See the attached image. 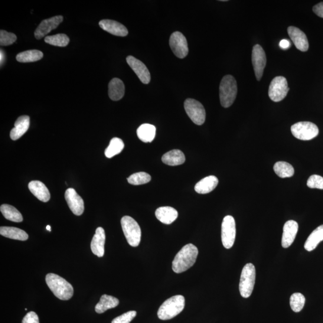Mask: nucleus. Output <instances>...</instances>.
I'll return each mask as SVG.
<instances>
[{
	"mask_svg": "<svg viewBox=\"0 0 323 323\" xmlns=\"http://www.w3.org/2000/svg\"><path fill=\"white\" fill-rule=\"evenodd\" d=\"M290 45H291V43H290V42L288 40L284 39V40L280 42V47L283 50H288Z\"/></svg>",
	"mask_w": 323,
	"mask_h": 323,
	"instance_id": "79ce46f5",
	"label": "nucleus"
},
{
	"mask_svg": "<svg viewBox=\"0 0 323 323\" xmlns=\"http://www.w3.org/2000/svg\"><path fill=\"white\" fill-rule=\"evenodd\" d=\"M47 229L48 231H51V226H50V225H48V226H47Z\"/></svg>",
	"mask_w": 323,
	"mask_h": 323,
	"instance_id": "c03bdc74",
	"label": "nucleus"
},
{
	"mask_svg": "<svg viewBox=\"0 0 323 323\" xmlns=\"http://www.w3.org/2000/svg\"><path fill=\"white\" fill-rule=\"evenodd\" d=\"M305 303V298L301 293H295L290 299V307L293 311L299 312L301 311Z\"/></svg>",
	"mask_w": 323,
	"mask_h": 323,
	"instance_id": "f704fd0d",
	"label": "nucleus"
},
{
	"mask_svg": "<svg viewBox=\"0 0 323 323\" xmlns=\"http://www.w3.org/2000/svg\"><path fill=\"white\" fill-rule=\"evenodd\" d=\"M156 129L151 124H143L136 130L137 135L144 143H151L155 139Z\"/></svg>",
	"mask_w": 323,
	"mask_h": 323,
	"instance_id": "cd10ccee",
	"label": "nucleus"
},
{
	"mask_svg": "<svg viewBox=\"0 0 323 323\" xmlns=\"http://www.w3.org/2000/svg\"><path fill=\"white\" fill-rule=\"evenodd\" d=\"M17 37L14 33L5 30L0 31V44L2 47H7L15 43Z\"/></svg>",
	"mask_w": 323,
	"mask_h": 323,
	"instance_id": "e433bc0d",
	"label": "nucleus"
},
{
	"mask_svg": "<svg viewBox=\"0 0 323 323\" xmlns=\"http://www.w3.org/2000/svg\"><path fill=\"white\" fill-rule=\"evenodd\" d=\"M0 211L6 219L20 223L23 221V217L17 209L8 204H3L0 207Z\"/></svg>",
	"mask_w": 323,
	"mask_h": 323,
	"instance_id": "c756f323",
	"label": "nucleus"
},
{
	"mask_svg": "<svg viewBox=\"0 0 323 323\" xmlns=\"http://www.w3.org/2000/svg\"><path fill=\"white\" fill-rule=\"evenodd\" d=\"M29 125H30V118L28 116H22L16 120L15 123V127L11 132V138L12 140H17L27 132Z\"/></svg>",
	"mask_w": 323,
	"mask_h": 323,
	"instance_id": "aec40b11",
	"label": "nucleus"
},
{
	"mask_svg": "<svg viewBox=\"0 0 323 323\" xmlns=\"http://www.w3.org/2000/svg\"><path fill=\"white\" fill-rule=\"evenodd\" d=\"M136 312L130 311L113 319L112 323H130L135 317Z\"/></svg>",
	"mask_w": 323,
	"mask_h": 323,
	"instance_id": "58836bf2",
	"label": "nucleus"
},
{
	"mask_svg": "<svg viewBox=\"0 0 323 323\" xmlns=\"http://www.w3.org/2000/svg\"><path fill=\"white\" fill-rule=\"evenodd\" d=\"M5 61V54L4 51L1 50V54H0V61H1V65L4 64Z\"/></svg>",
	"mask_w": 323,
	"mask_h": 323,
	"instance_id": "37998d69",
	"label": "nucleus"
},
{
	"mask_svg": "<svg viewBox=\"0 0 323 323\" xmlns=\"http://www.w3.org/2000/svg\"><path fill=\"white\" fill-rule=\"evenodd\" d=\"M100 27L109 33L119 37H125L128 34V29L120 23L110 20V19H104L99 23Z\"/></svg>",
	"mask_w": 323,
	"mask_h": 323,
	"instance_id": "a211bd4d",
	"label": "nucleus"
},
{
	"mask_svg": "<svg viewBox=\"0 0 323 323\" xmlns=\"http://www.w3.org/2000/svg\"><path fill=\"white\" fill-rule=\"evenodd\" d=\"M252 63L256 79L259 81L262 79L266 64L265 52L259 44L254 45L253 48Z\"/></svg>",
	"mask_w": 323,
	"mask_h": 323,
	"instance_id": "f8f14e48",
	"label": "nucleus"
},
{
	"mask_svg": "<svg viewBox=\"0 0 323 323\" xmlns=\"http://www.w3.org/2000/svg\"><path fill=\"white\" fill-rule=\"evenodd\" d=\"M63 21V16H56L41 21L40 25L35 29V37L39 40V39L45 37L52 30L56 29Z\"/></svg>",
	"mask_w": 323,
	"mask_h": 323,
	"instance_id": "4468645a",
	"label": "nucleus"
},
{
	"mask_svg": "<svg viewBox=\"0 0 323 323\" xmlns=\"http://www.w3.org/2000/svg\"><path fill=\"white\" fill-rule=\"evenodd\" d=\"M44 41L55 47H65L70 43V38L66 34H58L47 36L44 38Z\"/></svg>",
	"mask_w": 323,
	"mask_h": 323,
	"instance_id": "72a5a7b5",
	"label": "nucleus"
},
{
	"mask_svg": "<svg viewBox=\"0 0 323 323\" xmlns=\"http://www.w3.org/2000/svg\"><path fill=\"white\" fill-rule=\"evenodd\" d=\"M238 92L237 83L231 75H226L221 81L219 96L221 106L228 108L233 105Z\"/></svg>",
	"mask_w": 323,
	"mask_h": 323,
	"instance_id": "20e7f679",
	"label": "nucleus"
},
{
	"mask_svg": "<svg viewBox=\"0 0 323 323\" xmlns=\"http://www.w3.org/2000/svg\"><path fill=\"white\" fill-rule=\"evenodd\" d=\"M124 143L120 139L113 138L111 140L110 145L105 151V155L108 158H112L114 156L119 154L124 149Z\"/></svg>",
	"mask_w": 323,
	"mask_h": 323,
	"instance_id": "473e14b6",
	"label": "nucleus"
},
{
	"mask_svg": "<svg viewBox=\"0 0 323 323\" xmlns=\"http://www.w3.org/2000/svg\"><path fill=\"white\" fill-rule=\"evenodd\" d=\"M126 62L143 83H150L151 79V73L145 64L132 56L127 57Z\"/></svg>",
	"mask_w": 323,
	"mask_h": 323,
	"instance_id": "2eb2a0df",
	"label": "nucleus"
},
{
	"mask_svg": "<svg viewBox=\"0 0 323 323\" xmlns=\"http://www.w3.org/2000/svg\"><path fill=\"white\" fill-rule=\"evenodd\" d=\"M256 280L255 266L252 263H247L243 267L240 282V294L244 298L251 296Z\"/></svg>",
	"mask_w": 323,
	"mask_h": 323,
	"instance_id": "423d86ee",
	"label": "nucleus"
},
{
	"mask_svg": "<svg viewBox=\"0 0 323 323\" xmlns=\"http://www.w3.org/2000/svg\"><path fill=\"white\" fill-rule=\"evenodd\" d=\"M162 161L169 166H177L184 164L186 161L184 153L179 150H172L163 155Z\"/></svg>",
	"mask_w": 323,
	"mask_h": 323,
	"instance_id": "393cba45",
	"label": "nucleus"
},
{
	"mask_svg": "<svg viewBox=\"0 0 323 323\" xmlns=\"http://www.w3.org/2000/svg\"><path fill=\"white\" fill-rule=\"evenodd\" d=\"M45 282L54 295L62 301H68L74 294V289L70 283L55 273H48Z\"/></svg>",
	"mask_w": 323,
	"mask_h": 323,
	"instance_id": "f03ea898",
	"label": "nucleus"
},
{
	"mask_svg": "<svg viewBox=\"0 0 323 323\" xmlns=\"http://www.w3.org/2000/svg\"><path fill=\"white\" fill-rule=\"evenodd\" d=\"M313 11L319 17L323 18V2L319 3L314 6V8H313Z\"/></svg>",
	"mask_w": 323,
	"mask_h": 323,
	"instance_id": "a19ab883",
	"label": "nucleus"
},
{
	"mask_svg": "<svg viewBox=\"0 0 323 323\" xmlns=\"http://www.w3.org/2000/svg\"><path fill=\"white\" fill-rule=\"evenodd\" d=\"M125 85L118 78H114L109 84V96L113 101L121 100L125 95Z\"/></svg>",
	"mask_w": 323,
	"mask_h": 323,
	"instance_id": "b1692460",
	"label": "nucleus"
},
{
	"mask_svg": "<svg viewBox=\"0 0 323 323\" xmlns=\"http://www.w3.org/2000/svg\"><path fill=\"white\" fill-rule=\"evenodd\" d=\"M184 109L196 125H202L205 121L206 113L202 104L194 99H188L184 102Z\"/></svg>",
	"mask_w": 323,
	"mask_h": 323,
	"instance_id": "1a4fd4ad",
	"label": "nucleus"
},
{
	"mask_svg": "<svg viewBox=\"0 0 323 323\" xmlns=\"http://www.w3.org/2000/svg\"><path fill=\"white\" fill-rule=\"evenodd\" d=\"M65 198L68 207L73 213L81 215L84 210V201L79 195L73 188L68 189L65 193Z\"/></svg>",
	"mask_w": 323,
	"mask_h": 323,
	"instance_id": "ddd939ff",
	"label": "nucleus"
},
{
	"mask_svg": "<svg viewBox=\"0 0 323 323\" xmlns=\"http://www.w3.org/2000/svg\"><path fill=\"white\" fill-rule=\"evenodd\" d=\"M0 234L12 240L26 241L28 239V235L17 227L2 226L0 228Z\"/></svg>",
	"mask_w": 323,
	"mask_h": 323,
	"instance_id": "bb28decb",
	"label": "nucleus"
},
{
	"mask_svg": "<svg viewBox=\"0 0 323 323\" xmlns=\"http://www.w3.org/2000/svg\"><path fill=\"white\" fill-rule=\"evenodd\" d=\"M287 31L290 38L292 39L298 50L302 52H306L308 50V40L304 32L295 27H289Z\"/></svg>",
	"mask_w": 323,
	"mask_h": 323,
	"instance_id": "f3484780",
	"label": "nucleus"
},
{
	"mask_svg": "<svg viewBox=\"0 0 323 323\" xmlns=\"http://www.w3.org/2000/svg\"><path fill=\"white\" fill-rule=\"evenodd\" d=\"M178 212L171 207H159L155 212L156 218L162 223L170 224L178 217Z\"/></svg>",
	"mask_w": 323,
	"mask_h": 323,
	"instance_id": "4be33fe9",
	"label": "nucleus"
},
{
	"mask_svg": "<svg viewBox=\"0 0 323 323\" xmlns=\"http://www.w3.org/2000/svg\"><path fill=\"white\" fill-rule=\"evenodd\" d=\"M121 225L124 235L130 246H139L142 238V230L139 224L133 218L128 215L121 219Z\"/></svg>",
	"mask_w": 323,
	"mask_h": 323,
	"instance_id": "39448f33",
	"label": "nucleus"
},
{
	"mask_svg": "<svg viewBox=\"0 0 323 323\" xmlns=\"http://www.w3.org/2000/svg\"><path fill=\"white\" fill-rule=\"evenodd\" d=\"M106 241L105 231L103 227H98L90 244V249L95 255L102 257L104 255V244Z\"/></svg>",
	"mask_w": 323,
	"mask_h": 323,
	"instance_id": "6ab92c4d",
	"label": "nucleus"
},
{
	"mask_svg": "<svg viewBox=\"0 0 323 323\" xmlns=\"http://www.w3.org/2000/svg\"><path fill=\"white\" fill-rule=\"evenodd\" d=\"M218 183V179L214 175L202 179L195 185V190L198 194H207L213 191Z\"/></svg>",
	"mask_w": 323,
	"mask_h": 323,
	"instance_id": "5701e85b",
	"label": "nucleus"
},
{
	"mask_svg": "<svg viewBox=\"0 0 323 323\" xmlns=\"http://www.w3.org/2000/svg\"><path fill=\"white\" fill-rule=\"evenodd\" d=\"M289 90L288 83L286 78L283 76L276 77L270 82L269 97L274 102H280L285 99Z\"/></svg>",
	"mask_w": 323,
	"mask_h": 323,
	"instance_id": "9d476101",
	"label": "nucleus"
},
{
	"mask_svg": "<svg viewBox=\"0 0 323 323\" xmlns=\"http://www.w3.org/2000/svg\"><path fill=\"white\" fill-rule=\"evenodd\" d=\"M185 306V299L182 295L171 297L162 303L158 311V316L162 320L174 318L181 313Z\"/></svg>",
	"mask_w": 323,
	"mask_h": 323,
	"instance_id": "7ed1b4c3",
	"label": "nucleus"
},
{
	"mask_svg": "<svg viewBox=\"0 0 323 323\" xmlns=\"http://www.w3.org/2000/svg\"><path fill=\"white\" fill-rule=\"evenodd\" d=\"M22 323H40L38 316L35 312L31 311L27 313L22 319Z\"/></svg>",
	"mask_w": 323,
	"mask_h": 323,
	"instance_id": "ea45409f",
	"label": "nucleus"
},
{
	"mask_svg": "<svg viewBox=\"0 0 323 323\" xmlns=\"http://www.w3.org/2000/svg\"><path fill=\"white\" fill-rule=\"evenodd\" d=\"M307 186L309 188L323 190V177L318 175H311L308 179Z\"/></svg>",
	"mask_w": 323,
	"mask_h": 323,
	"instance_id": "4c0bfd02",
	"label": "nucleus"
},
{
	"mask_svg": "<svg viewBox=\"0 0 323 323\" xmlns=\"http://www.w3.org/2000/svg\"><path fill=\"white\" fill-rule=\"evenodd\" d=\"M293 136L299 140L308 141L318 135L319 129L314 123L309 122H300L291 127Z\"/></svg>",
	"mask_w": 323,
	"mask_h": 323,
	"instance_id": "0eeeda50",
	"label": "nucleus"
},
{
	"mask_svg": "<svg viewBox=\"0 0 323 323\" xmlns=\"http://www.w3.org/2000/svg\"><path fill=\"white\" fill-rule=\"evenodd\" d=\"M151 176L148 173L140 172L130 175L128 178V181L130 184L142 185L151 181Z\"/></svg>",
	"mask_w": 323,
	"mask_h": 323,
	"instance_id": "c9c22d12",
	"label": "nucleus"
},
{
	"mask_svg": "<svg viewBox=\"0 0 323 323\" xmlns=\"http://www.w3.org/2000/svg\"><path fill=\"white\" fill-rule=\"evenodd\" d=\"M236 237V221L231 215H227L223 218L221 224V241L225 249H229L233 247Z\"/></svg>",
	"mask_w": 323,
	"mask_h": 323,
	"instance_id": "6e6552de",
	"label": "nucleus"
},
{
	"mask_svg": "<svg viewBox=\"0 0 323 323\" xmlns=\"http://www.w3.org/2000/svg\"><path fill=\"white\" fill-rule=\"evenodd\" d=\"M198 249L192 244L186 245L175 256L172 264L173 271L180 273L190 269L197 260Z\"/></svg>",
	"mask_w": 323,
	"mask_h": 323,
	"instance_id": "f257e3e1",
	"label": "nucleus"
},
{
	"mask_svg": "<svg viewBox=\"0 0 323 323\" xmlns=\"http://www.w3.org/2000/svg\"><path fill=\"white\" fill-rule=\"evenodd\" d=\"M29 190L38 200L47 202L50 201L51 194L47 187L40 181H32L28 184Z\"/></svg>",
	"mask_w": 323,
	"mask_h": 323,
	"instance_id": "412c9836",
	"label": "nucleus"
},
{
	"mask_svg": "<svg viewBox=\"0 0 323 323\" xmlns=\"http://www.w3.org/2000/svg\"><path fill=\"white\" fill-rule=\"evenodd\" d=\"M43 57V52L38 50H29L18 54L16 60L22 63H33L41 60Z\"/></svg>",
	"mask_w": 323,
	"mask_h": 323,
	"instance_id": "7c9ffc66",
	"label": "nucleus"
},
{
	"mask_svg": "<svg viewBox=\"0 0 323 323\" xmlns=\"http://www.w3.org/2000/svg\"><path fill=\"white\" fill-rule=\"evenodd\" d=\"M119 304L118 299L112 296L104 295L101 297L100 301L97 303L95 310L98 314H102L108 309L116 308Z\"/></svg>",
	"mask_w": 323,
	"mask_h": 323,
	"instance_id": "a878e982",
	"label": "nucleus"
},
{
	"mask_svg": "<svg viewBox=\"0 0 323 323\" xmlns=\"http://www.w3.org/2000/svg\"><path fill=\"white\" fill-rule=\"evenodd\" d=\"M169 45L176 57L182 59L187 56L189 52L188 41L180 32H173L169 38Z\"/></svg>",
	"mask_w": 323,
	"mask_h": 323,
	"instance_id": "9b49d317",
	"label": "nucleus"
},
{
	"mask_svg": "<svg viewBox=\"0 0 323 323\" xmlns=\"http://www.w3.org/2000/svg\"><path fill=\"white\" fill-rule=\"evenodd\" d=\"M298 224L294 220L287 221L283 227L282 245L283 248H289L294 242L298 231Z\"/></svg>",
	"mask_w": 323,
	"mask_h": 323,
	"instance_id": "dca6fc26",
	"label": "nucleus"
},
{
	"mask_svg": "<svg viewBox=\"0 0 323 323\" xmlns=\"http://www.w3.org/2000/svg\"><path fill=\"white\" fill-rule=\"evenodd\" d=\"M323 241V224L310 234L305 244V249L308 251H311L316 249L318 244Z\"/></svg>",
	"mask_w": 323,
	"mask_h": 323,
	"instance_id": "c85d7f7f",
	"label": "nucleus"
},
{
	"mask_svg": "<svg viewBox=\"0 0 323 323\" xmlns=\"http://www.w3.org/2000/svg\"><path fill=\"white\" fill-rule=\"evenodd\" d=\"M273 170L281 178L291 177L295 173L292 165L283 161L276 162L273 166Z\"/></svg>",
	"mask_w": 323,
	"mask_h": 323,
	"instance_id": "2f4dec72",
	"label": "nucleus"
}]
</instances>
